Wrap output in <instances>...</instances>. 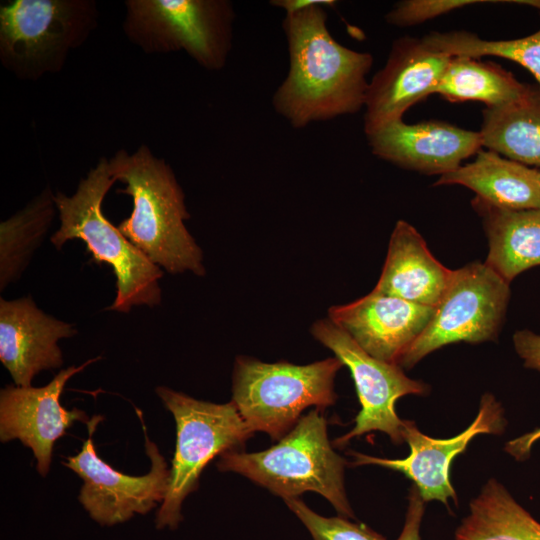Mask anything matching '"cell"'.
<instances>
[{
    "label": "cell",
    "instance_id": "8",
    "mask_svg": "<svg viewBox=\"0 0 540 540\" xmlns=\"http://www.w3.org/2000/svg\"><path fill=\"white\" fill-rule=\"evenodd\" d=\"M156 393L176 422L170 484L156 515L158 529H176L183 500L197 489L204 467L217 455L236 451L253 435L235 404L201 401L167 387Z\"/></svg>",
    "mask_w": 540,
    "mask_h": 540
},
{
    "label": "cell",
    "instance_id": "17",
    "mask_svg": "<svg viewBox=\"0 0 540 540\" xmlns=\"http://www.w3.org/2000/svg\"><path fill=\"white\" fill-rule=\"evenodd\" d=\"M76 333L74 324L46 314L30 296L0 299V360L16 386H31L40 371L61 367L57 342Z\"/></svg>",
    "mask_w": 540,
    "mask_h": 540
},
{
    "label": "cell",
    "instance_id": "23",
    "mask_svg": "<svg viewBox=\"0 0 540 540\" xmlns=\"http://www.w3.org/2000/svg\"><path fill=\"white\" fill-rule=\"evenodd\" d=\"M532 88L494 62L452 56L435 94L452 103L476 101L499 108L523 98Z\"/></svg>",
    "mask_w": 540,
    "mask_h": 540
},
{
    "label": "cell",
    "instance_id": "21",
    "mask_svg": "<svg viewBox=\"0 0 540 540\" xmlns=\"http://www.w3.org/2000/svg\"><path fill=\"white\" fill-rule=\"evenodd\" d=\"M482 146L522 165L540 168V92L499 108H485Z\"/></svg>",
    "mask_w": 540,
    "mask_h": 540
},
{
    "label": "cell",
    "instance_id": "29",
    "mask_svg": "<svg viewBox=\"0 0 540 540\" xmlns=\"http://www.w3.org/2000/svg\"><path fill=\"white\" fill-rule=\"evenodd\" d=\"M515 351L524 361V366L540 371V335L530 330L516 331L513 335Z\"/></svg>",
    "mask_w": 540,
    "mask_h": 540
},
{
    "label": "cell",
    "instance_id": "6",
    "mask_svg": "<svg viewBox=\"0 0 540 540\" xmlns=\"http://www.w3.org/2000/svg\"><path fill=\"white\" fill-rule=\"evenodd\" d=\"M342 366L337 357L307 365L238 357L232 402L252 432L280 440L306 408L322 409L336 402L334 379Z\"/></svg>",
    "mask_w": 540,
    "mask_h": 540
},
{
    "label": "cell",
    "instance_id": "22",
    "mask_svg": "<svg viewBox=\"0 0 540 540\" xmlns=\"http://www.w3.org/2000/svg\"><path fill=\"white\" fill-rule=\"evenodd\" d=\"M455 540H540V523L496 479L469 504Z\"/></svg>",
    "mask_w": 540,
    "mask_h": 540
},
{
    "label": "cell",
    "instance_id": "9",
    "mask_svg": "<svg viewBox=\"0 0 540 540\" xmlns=\"http://www.w3.org/2000/svg\"><path fill=\"white\" fill-rule=\"evenodd\" d=\"M509 285L485 262L452 270L431 320L401 356L398 365L411 368L448 344L494 340L510 299Z\"/></svg>",
    "mask_w": 540,
    "mask_h": 540
},
{
    "label": "cell",
    "instance_id": "14",
    "mask_svg": "<svg viewBox=\"0 0 540 540\" xmlns=\"http://www.w3.org/2000/svg\"><path fill=\"white\" fill-rule=\"evenodd\" d=\"M96 359L61 370L46 386L34 388L8 385L0 393V438L19 439L32 449L37 470L45 476L50 467L53 446L74 421L88 423L85 412L67 410L60 397L67 381Z\"/></svg>",
    "mask_w": 540,
    "mask_h": 540
},
{
    "label": "cell",
    "instance_id": "7",
    "mask_svg": "<svg viewBox=\"0 0 540 540\" xmlns=\"http://www.w3.org/2000/svg\"><path fill=\"white\" fill-rule=\"evenodd\" d=\"M122 30L146 54L184 51L210 71L224 68L235 11L228 0H127Z\"/></svg>",
    "mask_w": 540,
    "mask_h": 540
},
{
    "label": "cell",
    "instance_id": "5",
    "mask_svg": "<svg viewBox=\"0 0 540 540\" xmlns=\"http://www.w3.org/2000/svg\"><path fill=\"white\" fill-rule=\"evenodd\" d=\"M94 0H14L0 6V62L23 81L59 73L98 26Z\"/></svg>",
    "mask_w": 540,
    "mask_h": 540
},
{
    "label": "cell",
    "instance_id": "1",
    "mask_svg": "<svg viewBox=\"0 0 540 540\" xmlns=\"http://www.w3.org/2000/svg\"><path fill=\"white\" fill-rule=\"evenodd\" d=\"M282 26L288 43L289 71L274 93L275 111L293 127L303 128L363 108L373 57L333 38L325 6L288 13Z\"/></svg>",
    "mask_w": 540,
    "mask_h": 540
},
{
    "label": "cell",
    "instance_id": "11",
    "mask_svg": "<svg viewBox=\"0 0 540 540\" xmlns=\"http://www.w3.org/2000/svg\"><path fill=\"white\" fill-rule=\"evenodd\" d=\"M137 412L140 416L139 410ZM101 419V416H94L86 423L88 439L78 454L66 458L64 465L83 480L79 501L90 517L101 525L113 526L129 520L136 513L145 514L158 502H163L171 471L157 446L149 440L142 417L150 471L143 476H130L113 469L97 455L93 443V433Z\"/></svg>",
    "mask_w": 540,
    "mask_h": 540
},
{
    "label": "cell",
    "instance_id": "2",
    "mask_svg": "<svg viewBox=\"0 0 540 540\" xmlns=\"http://www.w3.org/2000/svg\"><path fill=\"white\" fill-rule=\"evenodd\" d=\"M108 168L116 182L125 184L118 192L133 200L130 216L117 226L120 232L168 273L204 276L202 250L185 226L190 215L171 166L142 144L133 153L118 150Z\"/></svg>",
    "mask_w": 540,
    "mask_h": 540
},
{
    "label": "cell",
    "instance_id": "10",
    "mask_svg": "<svg viewBox=\"0 0 540 540\" xmlns=\"http://www.w3.org/2000/svg\"><path fill=\"white\" fill-rule=\"evenodd\" d=\"M311 332L349 368L361 404L355 426L334 444L343 446L372 431L386 433L396 444L403 443L404 420L396 414L395 403L405 395L425 394L428 386L407 377L399 365L371 356L329 318L315 322Z\"/></svg>",
    "mask_w": 540,
    "mask_h": 540
},
{
    "label": "cell",
    "instance_id": "20",
    "mask_svg": "<svg viewBox=\"0 0 540 540\" xmlns=\"http://www.w3.org/2000/svg\"><path fill=\"white\" fill-rule=\"evenodd\" d=\"M482 217L489 252L485 263L511 283L522 272L540 265V208L503 209L474 198Z\"/></svg>",
    "mask_w": 540,
    "mask_h": 540
},
{
    "label": "cell",
    "instance_id": "26",
    "mask_svg": "<svg viewBox=\"0 0 540 540\" xmlns=\"http://www.w3.org/2000/svg\"><path fill=\"white\" fill-rule=\"evenodd\" d=\"M303 523L313 540H386L369 526L341 516L324 517L310 509L300 498L284 499Z\"/></svg>",
    "mask_w": 540,
    "mask_h": 540
},
{
    "label": "cell",
    "instance_id": "3",
    "mask_svg": "<svg viewBox=\"0 0 540 540\" xmlns=\"http://www.w3.org/2000/svg\"><path fill=\"white\" fill-rule=\"evenodd\" d=\"M115 182L108 159L101 157L72 195L58 191L55 203L60 226L50 241L61 249L67 241L80 239L93 262L110 265L116 277V296L107 309L127 313L134 306L154 307L161 302L163 271L105 217L103 200Z\"/></svg>",
    "mask_w": 540,
    "mask_h": 540
},
{
    "label": "cell",
    "instance_id": "12",
    "mask_svg": "<svg viewBox=\"0 0 540 540\" xmlns=\"http://www.w3.org/2000/svg\"><path fill=\"white\" fill-rule=\"evenodd\" d=\"M506 425L504 410L496 398L482 396L474 421L458 435L436 439L423 434L415 422L404 420L403 438L410 453L403 459H387L352 452L353 465L373 464L404 474L414 482L424 502L437 500L448 506L449 499L457 502L450 482V466L454 458L463 453L478 434H500Z\"/></svg>",
    "mask_w": 540,
    "mask_h": 540
},
{
    "label": "cell",
    "instance_id": "32",
    "mask_svg": "<svg viewBox=\"0 0 540 540\" xmlns=\"http://www.w3.org/2000/svg\"><path fill=\"white\" fill-rule=\"evenodd\" d=\"M535 169H536V173H537L538 182H539V185H540V168H535Z\"/></svg>",
    "mask_w": 540,
    "mask_h": 540
},
{
    "label": "cell",
    "instance_id": "30",
    "mask_svg": "<svg viewBox=\"0 0 540 540\" xmlns=\"http://www.w3.org/2000/svg\"><path fill=\"white\" fill-rule=\"evenodd\" d=\"M540 440V428L510 440L505 445V451L517 460H525L529 457L532 446Z\"/></svg>",
    "mask_w": 540,
    "mask_h": 540
},
{
    "label": "cell",
    "instance_id": "15",
    "mask_svg": "<svg viewBox=\"0 0 540 540\" xmlns=\"http://www.w3.org/2000/svg\"><path fill=\"white\" fill-rule=\"evenodd\" d=\"M367 138L376 157L404 169L440 176L483 148L479 131L438 120L413 124L399 120Z\"/></svg>",
    "mask_w": 540,
    "mask_h": 540
},
{
    "label": "cell",
    "instance_id": "18",
    "mask_svg": "<svg viewBox=\"0 0 540 540\" xmlns=\"http://www.w3.org/2000/svg\"><path fill=\"white\" fill-rule=\"evenodd\" d=\"M452 274L429 251L423 237L408 222L397 221L387 257L373 289L415 304L436 307Z\"/></svg>",
    "mask_w": 540,
    "mask_h": 540
},
{
    "label": "cell",
    "instance_id": "4",
    "mask_svg": "<svg viewBox=\"0 0 540 540\" xmlns=\"http://www.w3.org/2000/svg\"><path fill=\"white\" fill-rule=\"evenodd\" d=\"M345 465L330 444L327 422L317 408L302 416L276 445L255 453L228 451L217 463L220 471L239 473L283 499L317 492L338 516L352 519L344 487Z\"/></svg>",
    "mask_w": 540,
    "mask_h": 540
},
{
    "label": "cell",
    "instance_id": "25",
    "mask_svg": "<svg viewBox=\"0 0 540 540\" xmlns=\"http://www.w3.org/2000/svg\"><path fill=\"white\" fill-rule=\"evenodd\" d=\"M513 2L532 6L540 12V0ZM422 38L450 56H495L516 62L533 75L540 92V29L528 36L510 40H485L467 31L431 32Z\"/></svg>",
    "mask_w": 540,
    "mask_h": 540
},
{
    "label": "cell",
    "instance_id": "24",
    "mask_svg": "<svg viewBox=\"0 0 540 540\" xmlns=\"http://www.w3.org/2000/svg\"><path fill=\"white\" fill-rule=\"evenodd\" d=\"M58 213L55 194L46 187L23 209L0 224V289L18 279Z\"/></svg>",
    "mask_w": 540,
    "mask_h": 540
},
{
    "label": "cell",
    "instance_id": "27",
    "mask_svg": "<svg viewBox=\"0 0 540 540\" xmlns=\"http://www.w3.org/2000/svg\"><path fill=\"white\" fill-rule=\"evenodd\" d=\"M486 1L478 0H405L386 14V21L394 26L408 27L432 20L453 10Z\"/></svg>",
    "mask_w": 540,
    "mask_h": 540
},
{
    "label": "cell",
    "instance_id": "28",
    "mask_svg": "<svg viewBox=\"0 0 540 540\" xmlns=\"http://www.w3.org/2000/svg\"><path fill=\"white\" fill-rule=\"evenodd\" d=\"M425 503L418 489L413 486L408 496L404 525L396 540H421L420 527L425 512Z\"/></svg>",
    "mask_w": 540,
    "mask_h": 540
},
{
    "label": "cell",
    "instance_id": "19",
    "mask_svg": "<svg viewBox=\"0 0 540 540\" xmlns=\"http://www.w3.org/2000/svg\"><path fill=\"white\" fill-rule=\"evenodd\" d=\"M434 185H462L474 191L476 198L497 208H540L536 169L490 150L481 149L472 162L440 176Z\"/></svg>",
    "mask_w": 540,
    "mask_h": 540
},
{
    "label": "cell",
    "instance_id": "16",
    "mask_svg": "<svg viewBox=\"0 0 540 540\" xmlns=\"http://www.w3.org/2000/svg\"><path fill=\"white\" fill-rule=\"evenodd\" d=\"M434 311V307L373 290L356 301L331 307L328 318L371 356L398 365Z\"/></svg>",
    "mask_w": 540,
    "mask_h": 540
},
{
    "label": "cell",
    "instance_id": "31",
    "mask_svg": "<svg viewBox=\"0 0 540 540\" xmlns=\"http://www.w3.org/2000/svg\"><path fill=\"white\" fill-rule=\"evenodd\" d=\"M270 4L283 9L286 14L295 11L303 10L314 5H322L325 7H334L335 0H273Z\"/></svg>",
    "mask_w": 540,
    "mask_h": 540
},
{
    "label": "cell",
    "instance_id": "13",
    "mask_svg": "<svg viewBox=\"0 0 540 540\" xmlns=\"http://www.w3.org/2000/svg\"><path fill=\"white\" fill-rule=\"evenodd\" d=\"M451 58L422 37L396 39L385 65L368 84L364 103L366 136L403 120L410 107L435 94Z\"/></svg>",
    "mask_w": 540,
    "mask_h": 540
}]
</instances>
